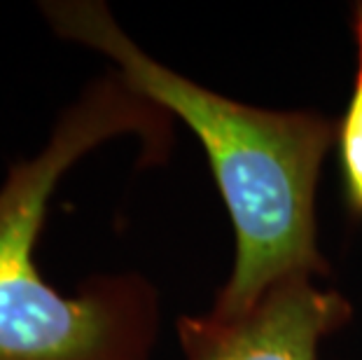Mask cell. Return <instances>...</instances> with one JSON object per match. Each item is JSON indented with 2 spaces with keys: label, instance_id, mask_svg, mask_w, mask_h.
I'll use <instances>...</instances> for the list:
<instances>
[{
  "label": "cell",
  "instance_id": "1",
  "mask_svg": "<svg viewBox=\"0 0 362 360\" xmlns=\"http://www.w3.org/2000/svg\"><path fill=\"white\" fill-rule=\"evenodd\" d=\"M61 37L101 52L145 98L182 120L202 141L234 225L232 274L211 316L248 311L292 274L327 277L318 248L315 190L339 124L315 110H267L202 87L159 64L119 28L98 0L42 3Z\"/></svg>",
  "mask_w": 362,
  "mask_h": 360
},
{
  "label": "cell",
  "instance_id": "2",
  "mask_svg": "<svg viewBox=\"0 0 362 360\" xmlns=\"http://www.w3.org/2000/svg\"><path fill=\"white\" fill-rule=\"evenodd\" d=\"M173 115L115 71L61 112L37 155L0 185V360H148L159 332L157 288L141 274H101L64 295L35 265V243L61 178L84 155L138 136L141 159L164 162Z\"/></svg>",
  "mask_w": 362,
  "mask_h": 360
},
{
  "label": "cell",
  "instance_id": "3",
  "mask_svg": "<svg viewBox=\"0 0 362 360\" xmlns=\"http://www.w3.org/2000/svg\"><path fill=\"white\" fill-rule=\"evenodd\" d=\"M351 318L353 304L341 293L292 274L238 316H182L178 337L185 360H318L322 339Z\"/></svg>",
  "mask_w": 362,
  "mask_h": 360
},
{
  "label": "cell",
  "instance_id": "4",
  "mask_svg": "<svg viewBox=\"0 0 362 360\" xmlns=\"http://www.w3.org/2000/svg\"><path fill=\"white\" fill-rule=\"evenodd\" d=\"M353 37H356V78L349 108L339 122V162H341L344 199L351 216L362 220V3L353 7Z\"/></svg>",
  "mask_w": 362,
  "mask_h": 360
}]
</instances>
